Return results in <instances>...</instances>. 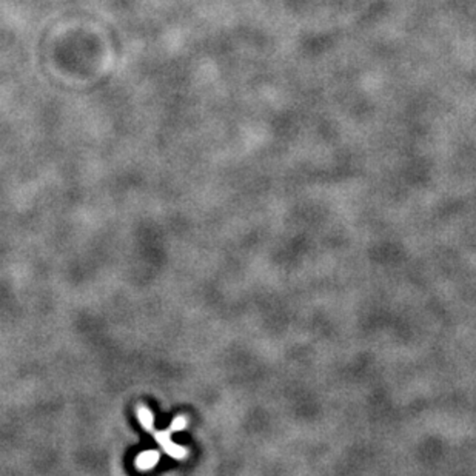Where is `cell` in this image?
Returning <instances> with one entry per match:
<instances>
[{"mask_svg":"<svg viewBox=\"0 0 476 476\" xmlns=\"http://www.w3.org/2000/svg\"><path fill=\"white\" fill-rule=\"evenodd\" d=\"M156 439L157 442L163 447V450L173 456V458H183L186 455V450L183 447H179L176 444H173L170 441V432H160V433H156Z\"/></svg>","mask_w":476,"mask_h":476,"instance_id":"cell-1","label":"cell"},{"mask_svg":"<svg viewBox=\"0 0 476 476\" xmlns=\"http://www.w3.org/2000/svg\"><path fill=\"white\" fill-rule=\"evenodd\" d=\"M159 461V451L156 450H148V451H144L137 456L136 459V464L140 470H145V468H151L156 462Z\"/></svg>","mask_w":476,"mask_h":476,"instance_id":"cell-2","label":"cell"},{"mask_svg":"<svg viewBox=\"0 0 476 476\" xmlns=\"http://www.w3.org/2000/svg\"><path fill=\"white\" fill-rule=\"evenodd\" d=\"M137 416H139V421L144 425V429L150 430L153 427V415H151V412L147 407H139Z\"/></svg>","mask_w":476,"mask_h":476,"instance_id":"cell-3","label":"cell"},{"mask_svg":"<svg viewBox=\"0 0 476 476\" xmlns=\"http://www.w3.org/2000/svg\"><path fill=\"white\" fill-rule=\"evenodd\" d=\"M183 427H185V419H183V418H176V419L173 421L171 430L177 432V430H180V429H183Z\"/></svg>","mask_w":476,"mask_h":476,"instance_id":"cell-4","label":"cell"}]
</instances>
